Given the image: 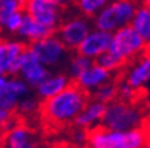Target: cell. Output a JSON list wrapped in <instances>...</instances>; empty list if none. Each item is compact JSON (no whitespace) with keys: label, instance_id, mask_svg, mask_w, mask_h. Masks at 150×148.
<instances>
[{"label":"cell","instance_id":"cell-23","mask_svg":"<svg viewBox=\"0 0 150 148\" xmlns=\"http://www.w3.org/2000/svg\"><path fill=\"white\" fill-rule=\"evenodd\" d=\"M40 107H42V100L36 96V93H34V95L30 93L19 103L15 114L22 115V116H31L35 112L40 111Z\"/></svg>","mask_w":150,"mask_h":148},{"label":"cell","instance_id":"cell-32","mask_svg":"<svg viewBox=\"0 0 150 148\" xmlns=\"http://www.w3.org/2000/svg\"><path fill=\"white\" fill-rule=\"evenodd\" d=\"M146 148H150V143H149V145H147V147Z\"/></svg>","mask_w":150,"mask_h":148},{"label":"cell","instance_id":"cell-12","mask_svg":"<svg viewBox=\"0 0 150 148\" xmlns=\"http://www.w3.org/2000/svg\"><path fill=\"white\" fill-rule=\"evenodd\" d=\"M121 79L137 91L144 90L150 83V49L133 60L121 72Z\"/></svg>","mask_w":150,"mask_h":148},{"label":"cell","instance_id":"cell-14","mask_svg":"<svg viewBox=\"0 0 150 148\" xmlns=\"http://www.w3.org/2000/svg\"><path fill=\"white\" fill-rule=\"evenodd\" d=\"M114 76H115L114 72L109 71V69H106V68L102 67L100 64H98L97 62H94V64L91 65L88 69H86V71L75 80V83L78 84L81 88H83L86 92L93 95L103 84L114 80V79H115Z\"/></svg>","mask_w":150,"mask_h":148},{"label":"cell","instance_id":"cell-30","mask_svg":"<svg viewBox=\"0 0 150 148\" xmlns=\"http://www.w3.org/2000/svg\"><path fill=\"white\" fill-rule=\"evenodd\" d=\"M55 1H58V3L60 4V6H63V7H66L67 4H70L71 1H74V0H55Z\"/></svg>","mask_w":150,"mask_h":148},{"label":"cell","instance_id":"cell-3","mask_svg":"<svg viewBox=\"0 0 150 148\" xmlns=\"http://www.w3.org/2000/svg\"><path fill=\"white\" fill-rule=\"evenodd\" d=\"M145 112L137 102L117 99L109 103L100 126L117 131H129L144 127Z\"/></svg>","mask_w":150,"mask_h":148},{"label":"cell","instance_id":"cell-18","mask_svg":"<svg viewBox=\"0 0 150 148\" xmlns=\"http://www.w3.org/2000/svg\"><path fill=\"white\" fill-rule=\"evenodd\" d=\"M131 27L138 32L146 46L150 49V8L147 6L139 4L135 11V15L131 20Z\"/></svg>","mask_w":150,"mask_h":148},{"label":"cell","instance_id":"cell-26","mask_svg":"<svg viewBox=\"0 0 150 148\" xmlns=\"http://www.w3.org/2000/svg\"><path fill=\"white\" fill-rule=\"evenodd\" d=\"M23 18H24V11H20V12H15L13 15L9 16V19L6 22L3 27V31L8 32V34H18L19 28L23 23Z\"/></svg>","mask_w":150,"mask_h":148},{"label":"cell","instance_id":"cell-24","mask_svg":"<svg viewBox=\"0 0 150 148\" xmlns=\"http://www.w3.org/2000/svg\"><path fill=\"white\" fill-rule=\"evenodd\" d=\"M95 62H97L98 64H100L102 67H105L106 69H109V71L114 72V74H117V75H121V72L123 71L126 68V65H127L122 62L121 59L117 58L115 55H112L110 51H106L105 53H102Z\"/></svg>","mask_w":150,"mask_h":148},{"label":"cell","instance_id":"cell-17","mask_svg":"<svg viewBox=\"0 0 150 148\" xmlns=\"http://www.w3.org/2000/svg\"><path fill=\"white\" fill-rule=\"evenodd\" d=\"M56 34L52 28L47 27V25L42 24V23L36 22L34 18H31L30 15L24 12V18H23V23L20 25L18 31L19 39H22L23 41L28 44H32L35 41H39L44 37L50 36V35Z\"/></svg>","mask_w":150,"mask_h":148},{"label":"cell","instance_id":"cell-10","mask_svg":"<svg viewBox=\"0 0 150 148\" xmlns=\"http://www.w3.org/2000/svg\"><path fill=\"white\" fill-rule=\"evenodd\" d=\"M28 44L22 39H0V68L8 76H18L20 60Z\"/></svg>","mask_w":150,"mask_h":148},{"label":"cell","instance_id":"cell-15","mask_svg":"<svg viewBox=\"0 0 150 148\" xmlns=\"http://www.w3.org/2000/svg\"><path fill=\"white\" fill-rule=\"evenodd\" d=\"M71 83L72 80L67 75V72H54V74L51 72L39 86L35 87L34 91L38 97L42 102H44V100H48L50 97H54L55 95L60 93Z\"/></svg>","mask_w":150,"mask_h":148},{"label":"cell","instance_id":"cell-6","mask_svg":"<svg viewBox=\"0 0 150 148\" xmlns=\"http://www.w3.org/2000/svg\"><path fill=\"white\" fill-rule=\"evenodd\" d=\"M28 46L36 53L39 60L50 69H56L62 65H67L72 52L63 44L56 34L50 35Z\"/></svg>","mask_w":150,"mask_h":148},{"label":"cell","instance_id":"cell-28","mask_svg":"<svg viewBox=\"0 0 150 148\" xmlns=\"http://www.w3.org/2000/svg\"><path fill=\"white\" fill-rule=\"evenodd\" d=\"M75 128H76V130H75L74 133H72V142H74V144H76V145H83L84 143H87L88 131L83 130V128H78V127H75Z\"/></svg>","mask_w":150,"mask_h":148},{"label":"cell","instance_id":"cell-7","mask_svg":"<svg viewBox=\"0 0 150 148\" xmlns=\"http://www.w3.org/2000/svg\"><path fill=\"white\" fill-rule=\"evenodd\" d=\"M94 28L93 19L81 13L64 19L56 29V35L70 51H76L79 44Z\"/></svg>","mask_w":150,"mask_h":148},{"label":"cell","instance_id":"cell-5","mask_svg":"<svg viewBox=\"0 0 150 148\" xmlns=\"http://www.w3.org/2000/svg\"><path fill=\"white\" fill-rule=\"evenodd\" d=\"M147 49L149 47L138 35V32L131 25H126L112 34L109 51L121 59L125 64H129L145 53Z\"/></svg>","mask_w":150,"mask_h":148},{"label":"cell","instance_id":"cell-4","mask_svg":"<svg viewBox=\"0 0 150 148\" xmlns=\"http://www.w3.org/2000/svg\"><path fill=\"white\" fill-rule=\"evenodd\" d=\"M139 0H111L93 19L94 27L114 34L115 31L131 24Z\"/></svg>","mask_w":150,"mask_h":148},{"label":"cell","instance_id":"cell-20","mask_svg":"<svg viewBox=\"0 0 150 148\" xmlns=\"http://www.w3.org/2000/svg\"><path fill=\"white\" fill-rule=\"evenodd\" d=\"M111 0H74V6L78 13L94 19Z\"/></svg>","mask_w":150,"mask_h":148},{"label":"cell","instance_id":"cell-11","mask_svg":"<svg viewBox=\"0 0 150 148\" xmlns=\"http://www.w3.org/2000/svg\"><path fill=\"white\" fill-rule=\"evenodd\" d=\"M31 93V87L22 77L8 76L0 86V108L15 112L19 103Z\"/></svg>","mask_w":150,"mask_h":148},{"label":"cell","instance_id":"cell-2","mask_svg":"<svg viewBox=\"0 0 150 148\" xmlns=\"http://www.w3.org/2000/svg\"><path fill=\"white\" fill-rule=\"evenodd\" d=\"M149 143L150 135L145 127L117 131L98 126L88 130V148H146Z\"/></svg>","mask_w":150,"mask_h":148},{"label":"cell","instance_id":"cell-9","mask_svg":"<svg viewBox=\"0 0 150 148\" xmlns=\"http://www.w3.org/2000/svg\"><path fill=\"white\" fill-rule=\"evenodd\" d=\"M50 74L51 69L39 60L36 53L28 46L22 56V60H20V68H19L18 76L22 77L31 88H35Z\"/></svg>","mask_w":150,"mask_h":148},{"label":"cell","instance_id":"cell-25","mask_svg":"<svg viewBox=\"0 0 150 148\" xmlns=\"http://www.w3.org/2000/svg\"><path fill=\"white\" fill-rule=\"evenodd\" d=\"M139 91L127 84L125 80H122L121 77L118 79V99L126 100V102H135Z\"/></svg>","mask_w":150,"mask_h":148},{"label":"cell","instance_id":"cell-22","mask_svg":"<svg viewBox=\"0 0 150 148\" xmlns=\"http://www.w3.org/2000/svg\"><path fill=\"white\" fill-rule=\"evenodd\" d=\"M24 11V0H0V28L3 29L9 16Z\"/></svg>","mask_w":150,"mask_h":148},{"label":"cell","instance_id":"cell-19","mask_svg":"<svg viewBox=\"0 0 150 148\" xmlns=\"http://www.w3.org/2000/svg\"><path fill=\"white\" fill-rule=\"evenodd\" d=\"M94 62H95V60L76 52V55L70 58L69 63L66 65V72L71 77V80L75 81L86 69H88V68L94 64Z\"/></svg>","mask_w":150,"mask_h":148},{"label":"cell","instance_id":"cell-31","mask_svg":"<svg viewBox=\"0 0 150 148\" xmlns=\"http://www.w3.org/2000/svg\"><path fill=\"white\" fill-rule=\"evenodd\" d=\"M141 4H144V6H147L150 8V0H139Z\"/></svg>","mask_w":150,"mask_h":148},{"label":"cell","instance_id":"cell-1","mask_svg":"<svg viewBox=\"0 0 150 148\" xmlns=\"http://www.w3.org/2000/svg\"><path fill=\"white\" fill-rule=\"evenodd\" d=\"M90 93L72 81L60 93L42 102L40 114L44 120L54 126H66L75 121L90 100Z\"/></svg>","mask_w":150,"mask_h":148},{"label":"cell","instance_id":"cell-27","mask_svg":"<svg viewBox=\"0 0 150 148\" xmlns=\"http://www.w3.org/2000/svg\"><path fill=\"white\" fill-rule=\"evenodd\" d=\"M0 148H42V145L36 139H31L25 142H1Z\"/></svg>","mask_w":150,"mask_h":148},{"label":"cell","instance_id":"cell-21","mask_svg":"<svg viewBox=\"0 0 150 148\" xmlns=\"http://www.w3.org/2000/svg\"><path fill=\"white\" fill-rule=\"evenodd\" d=\"M91 96L105 104H109V103L117 100L118 99V79H114L109 83L103 84Z\"/></svg>","mask_w":150,"mask_h":148},{"label":"cell","instance_id":"cell-8","mask_svg":"<svg viewBox=\"0 0 150 148\" xmlns=\"http://www.w3.org/2000/svg\"><path fill=\"white\" fill-rule=\"evenodd\" d=\"M63 11L64 7L55 0H24V12L55 32L64 20Z\"/></svg>","mask_w":150,"mask_h":148},{"label":"cell","instance_id":"cell-16","mask_svg":"<svg viewBox=\"0 0 150 148\" xmlns=\"http://www.w3.org/2000/svg\"><path fill=\"white\" fill-rule=\"evenodd\" d=\"M107 104L99 102L97 99H90L86 107L82 109V112L78 115V117L75 119L74 126L78 128H83V130H91L94 127L100 126L102 119L105 116Z\"/></svg>","mask_w":150,"mask_h":148},{"label":"cell","instance_id":"cell-13","mask_svg":"<svg viewBox=\"0 0 150 148\" xmlns=\"http://www.w3.org/2000/svg\"><path fill=\"white\" fill-rule=\"evenodd\" d=\"M111 39H112L111 32L103 31V29L94 27L88 32L87 36L84 37V40L79 44L76 52L83 56H87V58L93 59V60H97L102 53L109 51Z\"/></svg>","mask_w":150,"mask_h":148},{"label":"cell","instance_id":"cell-29","mask_svg":"<svg viewBox=\"0 0 150 148\" xmlns=\"http://www.w3.org/2000/svg\"><path fill=\"white\" fill-rule=\"evenodd\" d=\"M7 77H8V75H7L6 72H4L3 69H1V68H0V86H1V84H3L4 81L7 80Z\"/></svg>","mask_w":150,"mask_h":148}]
</instances>
